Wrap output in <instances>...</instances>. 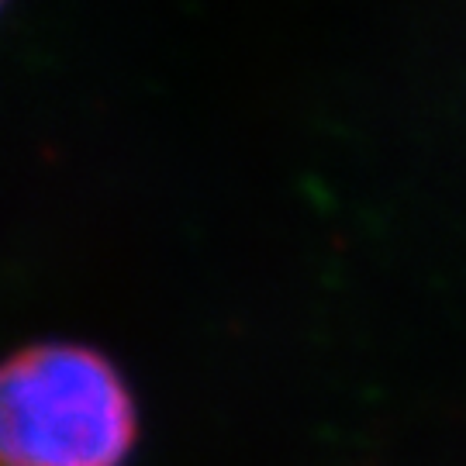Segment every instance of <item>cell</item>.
<instances>
[{
    "instance_id": "6da1fadb",
    "label": "cell",
    "mask_w": 466,
    "mask_h": 466,
    "mask_svg": "<svg viewBox=\"0 0 466 466\" xmlns=\"http://www.w3.org/2000/svg\"><path fill=\"white\" fill-rule=\"evenodd\" d=\"M135 442V394L104 352L38 342L0 360V466H125Z\"/></svg>"
}]
</instances>
